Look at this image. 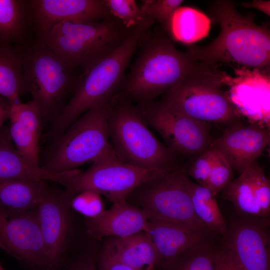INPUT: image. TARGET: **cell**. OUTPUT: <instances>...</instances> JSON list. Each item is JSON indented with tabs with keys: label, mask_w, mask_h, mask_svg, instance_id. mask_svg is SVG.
Wrapping results in <instances>:
<instances>
[{
	"label": "cell",
	"mask_w": 270,
	"mask_h": 270,
	"mask_svg": "<svg viewBox=\"0 0 270 270\" xmlns=\"http://www.w3.org/2000/svg\"><path fill=\"white\" fill-rule=\"evenodd\" d=\"M146 270H155V268L154 266H150Z\"/></svg>",
	"instance_id": "41"
},
{
	"label": "cell",
	"mask_w": 270,
	"mask_h": 270,
	"mask_svg": "<svg viewBox=\"0 0 270 270\" xmlns=\"http://www.w3.org/2000/svg\"><path fill=\"white\" fill-rule=\"evenodd\" d=\"M0 270H4L0 266Z\"/></svg>",
	"instance_id": "42"
},
{
	"label": "cell",
	"mask_w": 270,
	"mask_h": 270,
	"mask_svg": "<svg viewBox=\"0 0 270 270\" xmlns=\"http://www.w3.org/2000/svg\"><path fill=\"white\" fill-rule=\"evenodd\" d=\"M210 19L199 10L180 6L174 12L168 30L173 38L186 44H192L208 35Z\"/></svg>",
	"instance_id": "27"
},
{
	"label": "cell",
	"mask_w": 270,
	"mask_h": 270,
	"mask_svg": "<svg viewBox=\"0 0 270 270\" xmlns=\"http://www.w3.org/2000/svg\"><path fill=\"white\" fill-rule=\"evenodd\" d=\"M154 22L146 17L114 50L82 69L74 93L54 119L46 134L47 138H56L86 111L108 102L117 94L142 36Z\"/></svg>",
	"instance_id": "3"
},
{
	"label": "cell",
	"mask_w": 270,
	"mask_h": 270,
	"mask_svg": "<svg viewBox=\"0 0 270 270\" xmlns=\"http://www.w3.org/2000/svg\"><path fill=\"white\" fill-rule=\"evenodd\" d=\"M110 100L86 111L52 140L41 167L52 172H64L87 162L117 156L108 133Z\"/></svg>",
	"instance_id": "5"
},
{
	"label": "cell",
	"mask_w": 270,
	"mask_h": 270,
	"mask_svg": "<svg viewBox=\"0 0 270 270\" xmlns=\"http://www.w3.org/2000/svg\"><path fill=\"white\" fill-rule=\"evenodd\" d=\"M233 170L224 156L216 149L212 166L206 188L216 196L232 180Z\"/></svg>",
	"instance_id": "33"
},
{
	"label": "cell",
	"mask_w": 270,
	"mask_h": 270,
	"mask_svg": "<svg viewBox=\"0 0 270 270\" xmlns=\"http://www.w3.org/2000/svg\"><path fill=\"white\" fill-rule=\"evenodd\" d=\"M216 270H242L230 252L224 246L214 250Z\"/></svg>",
	"instance_id": "36"
},
{
	"label": "cell",
	"mask_w": 270,
	"mask_h": 270,
	"mask_svg": "<svg viewBox=\"0 0 270 270\" xmlns=\"http://www.w3.org/2000/svg\"><path fill=\"white\" fill-rule=\"evenodd\" d=\"M254 162L222 191L240 214L248 218H264L256 200L254 188Z\"/></svg>",
	"instance_id": "26"
},
{
	"label": "cell",
	"mask_w": 270,
	"mask_h": 270,
	"mask_svg": "<svg viewBox=\"0 0 270 270\" xmlns=\"http://www.w3.org/2000/svg\"><path fill=\"white\" fill-rule=\"evenodd\" d=\"M254 188L256 200L264 218L270 212V182L257 160L254 162Z\"/></svg>",
	"instance_id": "34"
},
{
	"label": "cell",
	"mask_w": 270,
	"mask_h": 270,
	"mask_svg": "<svg viewBox=\"0 0 270 270\" xmlns=\"http://www.w3.org/2000/svg\"><path fill=\"white\" fill-rule=\"evenodd\" d=\"M70 206L88 219L99 217L106 210L102 196L89 190L74 196L70 202Z\"/></svg>",
	"instance_id": "32"
},
{
	"label": "cell",
	"mask_w": 270,
	"mask_h": 270,
	"mask_svg": "<svg viewBox=\"0 0 270 270\" xmlns=\"http://www.w3.org/2000/svg\"><path fill=\"white\" fill-rule=\"evenodd\" d=\"M37 41L44 44L51 29L66 22H96L112 16L104 0H30Z\"/></svg>",
	"instance_id": "14"
},
{
	"label": "cell",
	"mask_w": 270,
	"mask_h": 270,
	"mask_svg": "<svg viewBox=\"0 0 270 270\" xmlns=\"http://www.w3.org/2000/svg\"><path fill=\"white\" fill-rule=\"evenodd\" d=\"M224 74L218 65L212 66L166 92L162 100L199 121L224 123L237 121L238 110L220 88Z\"/></svg>",
	"instance_id": "8"
},
{
	"label": "cell",
	"mask_w": 270,
	"mask_h": 270,
	"mask_svg": "<svg viewBox=\"0 0 270 270\" xmlns=\"http://www.w3.org/2000/svg\"><path fill=\"white\" fill-rule=\"evenodd\" d=\"M150 238L164 268L191 250L208 242L211 232L171 222L149 220L144 231Z\"/></svg>",
	"instance_id": "17"
},
{
	"label": "cell",
	"mask_w": 270,
	"mask_h": 270,
	"mask_svg": "<svg viewBox=\"0 0 270 270\" xmlns=\"http://www.w3.org/2000/svg\"><path fill=\"white\" fill-rule=\"evenodd\" d=\"M22 66L28 91L42 120L54 118L75 90L80 75L77 68L38 41L22 53Z\"/></svg>",
	"instance_id": "6"
},
{
	"label": "cell",
	"mask_w": 270,
	"mask_h": 270,
	"mask_svg": "<svg viewBox=\"0 0 270 270\" xmlns=\"http://www.w3.org/2000/svg\"><path fill=\"white\" fill-rule=\"evenodd\" d=\"M148 218L146 212L126 198L112 203L99 217L88 219L86 231L98 239L106 236L124 238L144 232Z\"/></svg>",
	"instance_id": "20"
},
{
	"label": "cell",
	"mask_w": 270,
	"mask_h": 270,
	"mask_svg": "<svg viewBox=\"0 0 270 270\" xmlns=\"http://www.w3.org/2000/svg\"><path fill=\"white\" fill-rule=\"evenodd\" d=\"M147 32V31H146ZM142 36L141 49L124 82L122 94L144 106L182 82L211 67L174 46L163 32Z\"/></svg>",
	"instance_id": "1"
},
{
	"label": "cell",
	"mask_w": 270,
	"mask_h": 270,
	"mask_svg": "<svg viewBox=\"0 0 270 270\" xmlns=\"http://www.w3.org/2000/svg\"><path fill=\"white\" fill-rule=\"evenodd\" d=\"M9 132L16 149L26 164L34 168H41L40 141L42 117L32 100L11 104Z\"/></svg>",
	"instance_id": "19"
},
{
	"label": "cell",
	"mask_w": 270,
	"mask_h": 270,
	"mask_svg": "<svg viewBox=\"0 0 270 270\" xmlns=\"http://www.w3.org/2000/svg\"><path fill=\"white\" fill-rule=\"evenodd\" d=\"M46 186L42 180H0V207L13 211L36 209Z\"/></svg>",
	"instance_id": "24"
},
{
	"label": "cell",
	"mask_w": 270,
	"mask_h": 270,
	"mask_svg": "<svg viewBox=\"0 0 270 270\" xmlns=\"http://www.w3.org/2000/svg\"><path fill=\"white\" fill-rule=\"evenodd\" d=\"M110 12L128 28L137 26L146 17L134 0H104Z\"/></svg>",
	"instance_id": "30"
},
{
	"label": "cell",
	"mask_w": 270,
	"mask_h": 270,
	"mask_svg": "<svg viewBox=\"0 0 270 270\" xmlns=\"http://www.w3.org/2000/svg\"><path fill=\"white\" fill-rule=\"evenodd\" d=\"M96 263L98 270H137L119 261L104 248Z\"/></svg>",
	"instance_id": "37"
},
{
	"label": "cell",
	"mask_w": 270,
	"mask_h": 270,
	"mask_svg": "<svg viewBox=\"0 0 270 270\" xmlns=\"http://www.w3.org/2000/svg\"><path fill=\"white\" fill-rule=\"evenodd\" d=\"M266 218L234 222L228 228L224 247L242 270H270V238Z\"/></svg>",
	"instance_id": "13"
},
{
	"label": "cell",
	"mask_w": 270,
	"mask_h": 270,
	"mask_svg": "<svg viewBox=\"0 0 270 270\" xmlns=\"http://www.w3.org/2000/svg\"><path fill=\"white\" fill-rule=\"evenodd\" d=\"M69 173L52 172L42 168L28 166L16 149L10 138L9 128H0V180L20 179L50 181L64 186Z\"/></svg>",
	"instance_id": "21"
},
{
	"label": "cell",
	"mask_w": 270,
	"mask_h": 270,
	"mask_svg": "<svg viewBox=\"0 0 270 270\" xmlns=\"http://www.w3.org/2000/svg\"><path fill=\"white\" fill-rule=\"evenodd\" d=\"M182 0H144L140 6L146 17L160 23L164 30H168L171 18L183 2Z\"/></svg>",
	"instance_id": "31"
},
{
	"label": "cell",
	"mask_w": 270,
	"mask_h": 270,
	"mask_svg": "<svg viewBox=\"0 0 270 270\" xmlns=\"http://www.w3.org/2000/svg\"><path fill=\"white\" fill-rule=\"evenodd\" d=\"M70 200L64 192L54 191L46 186L37 208L50 270L58 265L66 249L70 228Z\"/></svg>",
	"instance_id": "15"
},
{
	"label": "cell",
	"mask_w": 270,
	"mask_h": 270,
	"mask_svg": "<svg viewBox=\"0 0 270 270\" xmlns=\"http://www.w3.org/2000/svg\"><path fill=\"white\" fill-rule=\"evenodd\" d=\"M270 131L256 124L230 123L211 146L219 151L240 174L259 157L270 144Z\"/></svg>",
	"instance_id": "16"
},
{
	"label": "cell",
	"mask_w": 270,
	"mask_h": 270,
	"mask_svg": "<svg viewBox=\"0 0 270 270\" xmlns=\"http://www.w3.org/2000/svg\"><path fill=\"white\" fill-rule=\"evenodd\" d=\"M134 28H127L113 16L96 22H66L54 26L44 42L70 64L82 69L112 52Z\"/></svg>",
	"instance_id": "7"
},
{
	"label": "cell",
	"mask_w": 270,
	"mask_h": 270,
	"mask_svg": "<svg viewBox=\"0 0 270 270\" xmlns=\"http://www.w3.org/2000/svg\"><path fill=\"white\" fill-rule=\"evenodd\" d=\"M104 248L119 261L137 270L155 268L158 264L156 250L144 232L124 238H114Z\"/></svg>",
	"instance_id": "22"
},
{
	"label": "cell",
	"mask_w": 270,
	"mask_h": 270,
	"mask_svg": "<svg viewBox=\"0 0 270 270\" xmlns=\"http://www.w3.org/2000/svg\"><path fill=\"white\" fill-rule=\"evenodd\" d=\"M11 104L5 98L0 96V128L5 121L8 119Z\"/></svg>",
	"instance_id": "40"
},
{
	"label": "cell",
	"mask_w": 270,
	"mask_h": 270,
	"mask_svg": "<svg viewBox=\"0 0 270 270\" xmlns=\"http://www.w3.org/2000/svg\"><path fill=\"white\" fill-rule=\"evenodd\" d=\"M108 123L112 146L120 160L144 168H176L175 154L152 132L140 107L122 94L110 102Z\"/></svg>",
	"instance_id": "4"
},
{
	"label": "cell",
	"mask_w": 270,
	"mask_h": 270,
	"mask_svg": "<svg viewBox=\"0 0 270 270\" xmlns=\"http://www.w3.org/2000/svg\"><path fill=\"white\" fill-rule=\"evenodd\" d=\"M70 270H98V269L96 262L92 258H86L77 262Z\"/></svg>",
	"instance_id": "39"
},
{
	"label": "cell",
	"mask_w": 270,
	"mask_h": 270,
	"mask_svg": "<svg viewBox=\"0 0 270 270\" xmlns=\"http://www.w3.org/2000/svg\"><path fill=\"white\" fill-rule=\"evenodd\" d=\"M168 270H216L214 250L208 243L200 245L166 267Z\"/></svg>",
	"instance_id": "29"
},
{
	"label": "cell",
	"mask_w": 270,
	"mask_h": 270,
	"mask_svg": "<svg viewBox=\"0 0 270 270\" xmlns=\"http://www.w3.org/2000/svg\"><path fill=\"white\" fill-rule=\"evenodd\" d=\"M0 248L34 268L48 270L37 208L13 211L0 207Z\"/></svg>",
	"instance_id": "12"
},
{
	"label": "cell",
	"mask_w": 270,
	"mask_h": 270,
	"mask_svg": "<svg viewBox=\"0 0 270 270\" xmlns=\"http://www.w3.org/2000/svg\"><path fill=\"white\" fill-rule=\"evenodd\" d=\"M186 170L182 168L168 171L130 194L135 197L148 220L176 222L210 232L194 213Z\"/></svg>",
	"instance_id": "9"
},
{
	"label": "cell",
	"mask_w": 270,
	"mask_h": 270,
	"mask_svg": "<svg viewBox=\"0 0 270 270\" xmlns=\"http://www.w3.org/2000/svg\"><path fill=\"white\" fill-rule=\"evenodd\" d=\"M216 154V149L212 146L204 150L187 168L188 176H191L198 184L206 186L212 170Z\"/></svg>",
	"instance_id": "35"
},
{
	"label": "cell",
	"mask_w": 270,
	"mask_h": 270,
	"mask_svg": "<svg viewBox=\"0 0 270 270\" xmlns=\"http://www.w3.org/2000/svg\"><path fill=\"white\" fill-rule=\"evenodd\" d=\"M190 193L194 213L210 232L226 238L228 227L216 196L206 188L190 180Z\"/></svg>",
	"instance_id": "28"
},
{
	"label": "cell",
	"mask_w": 270,
	"mask_h": 270,
	"mask_svg": "<svg viewBox=\"0 0 270 270\" xmlns=\"http://www.w3.org/2000/svg\"><path fill=\"white\" fill-rule=\"evenodd\" d=\"M31 24L30 0H0V44H22Z\"/></svg>",
	"instance_id": "23"
},
{
	"label": "cell",
	"mask_w": 270,
	"mask_h": 270,
	"mask_svg": "<svg viewBox=\"0 0 270 270\" xmlns=\"http://www.w3.org/2000/svg\"><path fill=\"white\" fill-rule=\"evenodd\" d=\"M168 171L142 168L114 156L94 162L86 171L78 172L64 192L71 200L80 192L92 190L112 203L126 198L140 185Z\"/></svg>",
	"instance_id": "10"
},
{
	"label": "cell",
	"mask_w": 270,
	"mask_h": 270,
	"mask_svg": "<svg viewBox=\"0 0 270 270\" xmlns=\"http://www.w3.org/2000/svg\"><path fill=\"white\" fill-rule=\"evenodd\" d=\"M209 12L220 24L218 36L203 46H191L188 52L196 60L208 64L218 62L270 72V32L244 16L230 0L212 1Z\"/></svg>",
	"instance_id": "2"
},
{
	"label": "cell",
	"mask_w": 270,
	"mask_h": 270,
	"mask_svg": "<svg viewBox=\"0 0 270 270\" xmlns=\"http://www.w3.org/2000/svg\"><path fill=\"white\" fill-rule=\"evenodd\" d=\"M241 5L244 7L258 10L266 15L270 16V0H254L250 2H242Z\"/></svg>",
	"instance_id": "38"
},
{
	"label": "cell",
	"mask_w": 270,
	"mask_h": 270,
	"mask_svg": "<svg viewBox=\"0 0 270 270\" xmlns=\"http://www.w3.org/2000/svg\"><path fill=\"white\" fill-rule=\"evenodd\" d=\"M139 107L148 125L175 154H200L211 146L213 140L207 122L186 116L162 99Z\"/></svg>",
	"instance_id": "11"
},
{
	"label": "cell",
	"mask_w": 270,
	"mask_h": 270,
	"mask_svg": "<svg viewBox=\"0 0 270 270\" xmlns=\"http://www.w3.org/2000/svg\"><path fill=\"white\" fill-rule=\"evenodd\" d=\"M235 76L225 72L223 84L230 87L231 102L237 110L248 114H270L269 72L256 68L234 69Z\"/></svg>",
	"instance_id": "18"
},
{
	"label": "cell",
	"mask_w": 270,
	"mask_h": 270,
	"mask_svg": "<svg viewBox=\"0 0 270 270\" xmlns=\"http://www.w3.org/2000/svg\"><path fill=\"white\" fill-rule=\"evenodd\" d=\"M22 53L14 46L0 44V96L11 104L21 102L28 92L22 72Z\"/></svg>",
	"instance_id": "25"
}]
</instances>
